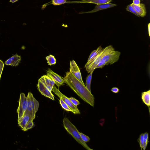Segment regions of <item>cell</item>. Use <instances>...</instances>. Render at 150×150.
<instances>
[{
	"label": "cell",
	"instance_id": "cell-1",
	"mask_svg": "<svg viewBox=\"0 0 150 150\" xmlns=\"http://www.w3.org/2000/svg\"><path fill=\"white\" fill-rule=\"evenodd\" d=\"M67 84L83 100L94 107V98L85 86L69 71L66 73L63 78Z\"/></svg>",
	"mask_w": 150,
	"mask_h": 150
},
{
	"label": "cell",
	"instance_id": "cell-2",
	"mask_svg": "<svg viewBox=\"0 0 150 150\" xmlns=\"http://www.w3.org/2000/svg\"><path fill=\"white\" fill-rule=\"evenodd\" d=\"M63 125L68 132L71 134L75 140L84 147L88 150H91L86 142L81 139L80 134L76 127L73 124L67 117H64L63 120Z\"/></svg>",
	"mask_w": 150,
	"mask_h": 150
},
{
	"label": "cell",
	"instance_id": "cell-3",
	"mask_svg": "<svg viewBox=\"0 0 150 150\" xmlns=\"http://www.w3.org/2000/svg\"><path fill=\"white\" fill-rule=\"evenodd\" d=\"M111 45L103 48L102 51L96 57L88 62H87L85 67L88 73L93 72L96 66L101 61L102 58L110 52L114 50Z\"/></svg>",
	"mask_w": 150,
	"mask_h": 150
},
{
	"label": "cell",
	"instance_id": "cell-4",
	"mask_svg": "<svg viewBox=\"0 0 150 150\" xmlns=\"http://www.w3.org/2000/svg\"><path fill=\"white\" fill-rule=\"evenodd\" d=\"M26 97L27 107L25 113L29 114L33 120L35 118L36 113L38 110L39 103L31 92H28Z\"/></svg>",
	"mask_w": 150,
	"mask_h": 150
},
{
	"label": "cell",
	"instance_id": "cell-5",
	"mask_svg": "<svg viewBox=\"0 0 150 150\" xmlns=\"http://www.w3.org/2000/svg\"><path fill=\"white\" fill-rule=\"evenodd\" d=\"M33 120L28 113H25L21 117L18 118V123L24 131L31 129L34 125Z\"/></svg>",
	"mask_w": 150,
	"mask_h": 150
},
{
	"label": "cell",
	"instance_id": "cell-6",
	"mask_svg": "<svg viewBox=\"0 0 150 150\" xmlns=\"http://www.w3.org/2000/svg\"><path fill=\"white\" fill-rule=\"evenodd\" d=\"M52 91L60 98H62L63 100L72 110L73 113L75 114H79L80 113L77 106L73 104L70 101L69 98L62 94L55 86H54Z\"/></svg>",
	"mask_w": 150,
	"mask_h": 150
},
{
	"label": "cell",
	"instance_id": "cell-7",
	"mask_svg": "<svg viewBox=\"0 0 150 150\" xmlns=\"http://www.w3.org/2000/svg\"><path fill=\"white\" fill-rule=\"evenodd\" d=\"M120 54V52L114 50L105 56L101 60L105 62L106 65H111L118 60Z\"/></svg>",
	"mask_w": 150,
	"mask_h": 150
},
{
	"label": "cell",
	"instance_id": "cell-8",
	"mask_svg": "<svg viewBox=\"0 0 150 150\" xmlns=\"http://www.w3.org/2000/svg\"><path fill=\"white\" fill-rule=\"evenodd\" d=\"M27 107V100L24 93L20 95L19 105L17 109L18 118L23 116L26 110Z\"/></svg>",
	"mask_w": 150,
	"mask_h": 150
},
{
	"label": "cell",
	"instance_id": "cell-9",
	"mask_svg": "<svg viewBox=\"0 0 150 150\" xmlns=\"http://www.w3.org/2000/svg\"><path fill=\"white\" fill-rule=\"evenodd\" d=\"M38 88L41 94L44 96L54 100V96L47 86L39 79L37 85Z\"/></svg>",
	"mask_w": 150,
	"mask_h": 150
},
{
	"label": "cell",
	"instance_id": "cell-10",
	"mask_svg": "<svg viewBox=\"0 0 150 150\" xmlns=\"http://www.w3.org/2000/svg\"><path fill=\"white\" fill-rule=\"evenodd\" d=\"M47 75L53 80L58 88L64 83V80L60 76L49 69L47 71Z\"/></svg>",
	"mask_w": 150,
	"mask_h": 150
},
{
	"label": "cell",
	"instance_id": "cell-11",
	"mask_svg": "<svg viewBox=\"0 0 150 150\" xmlns=\"http://www.w3.org/2000/svg\"><path fill=\"white\" fill-rule=\"evenodd\" d=\"M70 71L82 83L84 84L82 80L79 69L75 61L74 60L70 62Z\"/></svg>",
	"mask_w": 150,
	"mask_h": 150
},
{
	"label": "cell",
	"instance_id": "cell-12",
	"mask_svg": "<svg viewBox=\"0 0 150 150\" xmlns=\"http://www.w3.org/2000/svg\"><path fill=\"white\" fill-rule=\"evenodd\" d=\"M130 5L140 16L144 17L146 16V11L144 4L140 3L138 5H135L132 3Z\"/></svg>",
	"mask_w": 150,
	"mask_h": 150
},
{
	"label": "cell",
	"instance_id": "cell-13",
	"mask_svg": "<svg viewBox=\"0 0 150 150\" xmlns=\"http://www.w3.org/2000/svg\"><path fill=\"white\" fill-rule=\"evenodd\" d=\"M39 80L43 83L51 91L54 86V81L47 75L42 76Z\"/></svg>",
	"mask_w": 150,
	"mask_h": 150
},
{
	"label": "cell",
	"instance_id": "cell-14",
	"mask_svg": "<svg viewBox=\"0 0 150 150\" xmlns=\"http://www.w3.org/2000/svg\"><path fill=\"white\" fill-rule=\"evenodd\" d=\"M117 6L116 4L110 3L96 5L94 8L92 10L86 12H82V13H92L97 12L100 10L112 8Z\"/></svg>",
	"mask_w": 150,
	"mask_h": 150
},
{
	"label": "cell",
	"instance_id": "cell-15",
	"mask_svg": "<svg viewBox=\"0 0 150 150\" xmlns=\"http://www.w3.org/2000/svg\"><path fill=\"white\" fill-rule=\"evenodd\" d=\"M21 60L20 56L18 54L13 55V56L8 59L5 62L6 65L12 66H18Z\"/></svg>",
	"mask_w": 150,
	"mask_h": 150
},
{
	"label": "cell",
	"instance_id": "cell-16",
	"mask_svg": "<svg viewBox=\"0 0 150 150\" xmlns=\"http://www.w3.org/2000/svg\"><path fill=\"white\" fill-rule=\"evenodd\" d=\"M141 98L143 102L149 108L150 106V90L143 92L142 93Z\"/></svg>",
	"mask_w": 150,
	"mask_h": 150
},
{
	"label": "cell",
	"instance_id": "cell-17",
	"mask_svg": "<svg viewBox=\"0 0 150 150\" xmlns=\"http://www.w3.org/2000/svg\"><path fill=\"white\" fill-rule=\"evenodd\" d=\"M112 0H85L78 1L79 3H87L96 5L110 3Z\"/></svg>",
	"mask_w": 150,
	"mask_h": 150
},
{
	"label": "cell",
	"instance_id": "cell-18",
	"mask_svg": "<svg viewBox=\"0 0 150 150\" xmlns=\"http://www.w3.org/2000/svg\"><path fill=\"white\" fill-rule=\"evenodd\" d=\"M103 49L101 46H100L96 49L93 50L90 54L87 62L89 61L96 57L102 51Z\"/></svg>",
	"mask_w": 150,
	"mask_h": 150
},
{
	"label": "cell",
	"instance_id": "cell-19",
	"mask_svg": "<svg viewBox=\"0 0 150 150\" xmlns=\"http://www.w3.org/2000/svg\"><path fill=\"white\" fill-rule=\"evenodd\" d=\"M93 73V72L90 73V74L87 76L86 78V86L88 91L91 92V86Z\"/></svg>",
	"mask_w": 150,
	"mask_h": 150
},
{
	"label": "cell",
	"instance_id": "cell-20",
	"mask_svg": "<svg viewBox=\"0 0 150 150\" xmlns=\"http://www.w3.org/2000/svg\"><path fill=\"white\" fill-rule=\"evenodd\" d=\"M46 59L49 65H54L56 63V59L53 55H50L46 57Z\"/></svg>",
	"mask_w": 150,
	"mask_h": 150
},
{
	"label": "cell",
	"instance_id": "cell-21",
	"mask_svg": "<svg viewBox=\"0 0 150 150\" xmlns=\"http://www.w3.org/2000/svg\"><path fill=\"white\" fill-rule=\"evenodd\" d=\"M60 103L62 108L66 111H71L73 112L72 110L69 107L68 105L61 98L59 100Z\"/></svg>",
	"mask_w": 150,
	"mask_h": 150
},
{
	"label": "cell",
	"instance_id": "cell-22",
	"mask_svg": "<svg viewBox=\"0 0 150 150\" xmlns=\"http://www.w3.org/2000/svg\"><path fill=\"white\" fill-rule=\"evenodd\" d=\"M149 134L147 132H145L144 134V144L143 149L144 150H145L147 144L149 142Z\"/></svg>",
	"mask_w": 150,
	"mask_h": 150
},
{
	"label": "cell",
	"instance_id": "cell-23",
	"mask_svg": "<svg viewBox=\"0 0 150 150\" xmlns=\"http://www.w3.org/2000/svg\"><path fill=\"white\" fill-rule=\"evenodd\" d=\"M126 10L127 11L130 12L134 14L137 16L139 17L140 16L136 12L131 5H129L127 6Z\"/></svg>",
	"mask_w": 150,
	"mask_h": 150
},
{
	"label": "cell",
	"instance_id": "cell-24",
	"mask_svg": "<svg viewBox=\"0 0 150 150\" xmlns=\"http://www.w3.org/2000/svg\"><path fill=\"white\" fill-rule=\"evenodd\" d=\"M138 141L139 143L140 147L142 150L143 149L144 144V134L142 133L140 135Z\"/></svg>",
	"mask_w": 150,
	"mask_h": 150
},
{
	"label": "cell",
	"instance_id": "cell-25",
	"mask_svg": "<svg viewBox=\"0 0 150 150\" xmlns=\"http://www.w3.org/2000/svg\"><path fill=\"white\" fill-rule=\"evenodd\" d=\"M66 0H52V4L54 5H61L65 3Z\"/></svg>",
	"mask_w": 150,
	"mask_h": 150
},
{
	"label": "cell",
	"instance_id": "cell-26",
	"mask_svg": "<svg viewBox=\"0 0 150 150\" xmlns=\"http://www.w3.org/2000/svg\"><path fill=\"white\" fill-rule=\"evenodd\" d=\"M80 134L82 139L85 142H88L90 140V138L88 136L85 135L81 132H80Z\"/></svg>",
	"mask_w": 150,
	"mask_h": 150
},
{
	"label": "cell",
	"instance_id": "cell-27",
	"mask_svg": "<svg viewBox=\"0 0 150 150\" xmlns=\"http://www.w3.org/2000/svg\"><path fill=\"white\" fill-rule=\"evenodd\" d=\"M69 99L73 104L76 106L80 104V103L79 101L72 97L69 98Z\"/></svg>",
	"mask_w": 150,
	"mask_h": 150
},
{
	"label": "cell",
	"instance_id": "cell-28",
	"mask_svg": "<svg viewBox=\"0 0 150 150\" xmlns=\"http://www.w3.org/2000/svg\"><path fill=\"white\" fill-rule=\"evenodd\" d=\"M105 65H106L105 62L101 60L96 66V69L98 68H102Z\"/></svg>",
	"mask_w": 150,
	"mask_h": 150
},
{
	"label": "cell",
	"instance_id": "cell-29",
	"mask_svg": "<svg viewBox=\"0 0 150 150\" xmlns=\"http://www.w3.org/2000/svg\"><path fill=\"white\" fill-rule=\"evenodd\" d=\"M4 64L3 62L0 60V79L4 67Z\"/></svg>",
	"mask_w": 150,
	"mask_h": 150
},
{
	"label": "cell",
	"instance_id": "cell-30",
	"mask_svg": "<svg viewBox=\"0 0 150 150\" xmlns=\"http://www.w3.org/2000/svg\"><path fill=\"white\" fill-rule=\"evenodd\" d=\"M111 91L114 93H117L119 91V89L117 87H114L111 88Z\"/></svg>",
	"mask_w": 150,
	"mask_h": 150
},
{
	"label": "cell",
	"instance_id": "cell-31",
	"mask_svg": "<svg viewBox=\"0 0 150 150\" xmlns=\"http://www.w3.org/2000/svg\"><path fill=\"white\" fill-rule=\"evenodd\" d=\"M140 0H133V4L135 5H138L140 3Z\"/></svg>",
	"mask_w": 150,
	"mask_h": 150
},
{
	"label": "cell",
	"instance_id": "cell-32",
	"mask_svg": "<svg viewBox=\"0 0 150 150\" xmlns=\"http://www.w3.org/2000/svg\"><path fill=\"white\" fill-rule=\"evenodd\" d=\"M148 33L149 36H150V23H149L148 25Z\"/></svg>",
	"mask_w": 150,
	"mask_h": 150
},
{
	"label": "cell",
	"instance_id": "cell-33",
	"mask_svg": "<svg viewBox=\"0 0 150 150\" xmlns=\"http://www.w3.org/2000/svg\"><path fill=\"white\" fill-rule=\"evenodd\" d=\"M18 0H10L9 2H11L12 3H13L17 1Z\"/></svg>",
	"mask_w": 150,
	"mask_h": 150
},
{
	"label": "cell",
	"instance_id": "cell-34",
	"mask_svg": "<svg viewBox=\"0 0 150 150\" xmlns=\"http://www.w3.org/2000/svg\"></svg>",
	"mask_w": 150,
	"mask_h": 150
},
{
	"label": "cell",
	"instance_id": "cell-35",
	"mask_svg": "<svg viewBox=\"0 0 150 150\" xmlns=\"http://www.w3.org/2000/svg\"></svg>",
	"mask_w": 150,
	"mask_h": 150
}]
</instances>
